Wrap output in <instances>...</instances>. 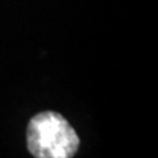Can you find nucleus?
Wrapping results in <instances>:
<instances>
[{
    "label": "nucleus",
    "mask_w": 158,
    "mask_h": 158,
    "mask_svg": "<svg viewBox=\"0 0 158 158\" xmlns=\"http://www.w3.org/2000/svg\"><path fill=\"white\" fill-rule=\"evenodd\" d=\"M28 148L37 158H69L78 150L79 137L65 117L56 112L36 115L28 125Z\"/></svg>",
    "instance_id": "obj_1"
}]
</instances>
